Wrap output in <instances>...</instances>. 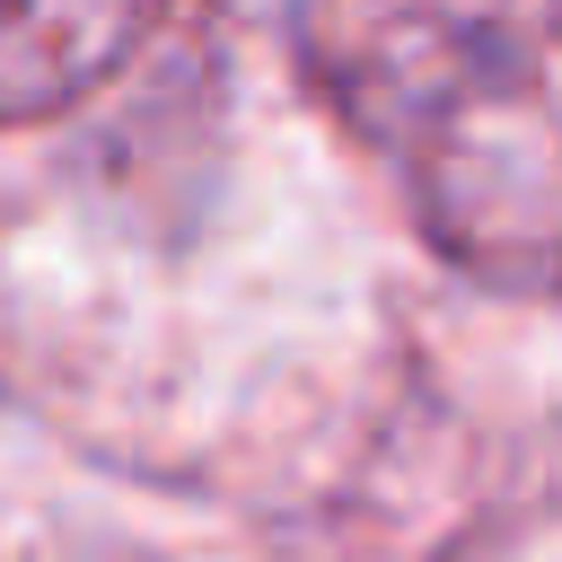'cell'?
Wrapping results in <instances>:
<instances>
[{
  "instance_id": "cell-1",
  "label": "cell",
  "mask_w": 562,
  "mask_h": 562,
  "mask_svg": "<svg viewBox=\"0 0 562 562\" xmlns=\"http://www.w3.org/2000/svg\"><path fill=\"white\" fill-rule=\"evenodd\" d=\"M299 44L439 255L562 281V0H307Z\"/></svg>"
},
{
  "instance_id": "cell-2",
  "label": "cell",
  "mask_w": 562,
  "mask_h": 562,
  "mask_svg": "<svg viewBox=\"0 0 562 562\" xmlns=\"http://www.w3.org/2000/svg\"><path fill=\"white\" fill-rule=\"evenodd\" d=\"M158 0H0V114H53L79 88H97Z\"/></svg>"
}]
</instances>
